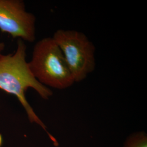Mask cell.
Listing matches in <instances>:
<instances>
[{"mask_svg":"<svg viewBox=\"0 0 147 147\" xmlns=\"http://www.w3.org/2000/svg\"><path fill=\"white\" fill-rule=\"evenodd\" d=\"M123 147H147V134L144 132L132 134L126 139Z\"/></svg>","mask_w":147,"mask_h":147,"instance_id":"5","label":"cell"},{"mask_svg":"<svg viewBox=\"0 0 147 147\" xmlns=\"http://www.w3.org/2000/svg\"><path fill=\"white\" fill-rule=\"evenodd\" d=\"M52 37L63 53L75 83L84 81L93 72L96 65L95 47L84 33L59 29Z\"/></svg>","mask_w":147,"mask_h":147,"instance_id":"3","label":"cell"},{"mask_svg":"<svg viewBox=\"0 0 147 147\" xmlns=\"http://www.w3.org/2000/svg\"><path fill=\"white\" fill-rule=\"evenodd\" d=\"M36 16L26 10L22 0H0V30L28 42L36 38Z\"/></svg>","mask_w":147,"mask_h":147,"instance_id":"4","label":"cell"},{"mask_svg":"<svg viewBox=\"0 0 147 147\" xmlns=\"http://www.w3.org/2000/svg\"><path fill=\"white\" fill-rule=\"evenodd\" d=\"M27 47L22 40L18 39L16 52L13 54L0 55V89L18 98L26 112L31 123H35L47 132L56 147L58 143L47 130L46 126L39 118L27 101L25 93L29 88L35 90L44 99H49L53 92L41 84L34 78L26 61Z\"/></svg>","mask_w":147,"mask_h":147,"instance_id":"1","label":"cell"},{"mask_svg":"<svg viewBox=\"0 0 147 147\" xmlns=\"http://www.w3.org/2000/svg\"><path fill=\"white\" fill-rule=\"evenodd\" d=\"M5 48V44L3 42H0V55H2V52L3 51L4 49Z\"/></svg>","mask_w":147,"mask_h":147,"instance_id":"6","label":"cell"},{"mask_svg":"<svg viewBox=\"0 0 147 147\" xmlns=\"http://www.w3.org/2000/svg\"><path fill=\"white\" fill-rule=\"evenodd\" d=\"M28 65L34 78L48 88L63 90L75 84L63 53L52 37L36 42Z\"/></svg>","mask_w":147,"mask_h":147,"instance_id":"2","label":"cell"}]
</instances>
